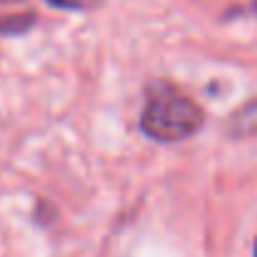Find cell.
Returning a JSON list of instances; mask_svg holds the SVG:
<instances>
[{
	"mask_svg": "<svg viewBox=\"0 0 257 257\" xmlns=\"http://www.w3.org/2000/svg\"><path fill=\"white\" fill-rule=\"evenodd\" d=\"M202 110L195 100L172 87H155L148 95L140 125L158 143H180L202 127Z\"/></svg>",
	"mask_w": 257,
	"mask_h": 257,
	"instance_id": "obj_1",
	"label": "cell"
},
{
	"mask_svg": "<svg viewBox=\"0 0 257 257\" xmlns=\"http://www.w3.org/2000/svg\"><path fill=\"white\" fill-rule=\"evenodd\" d=\"M232 127L240 135H257V102L242 107L237 112V117H232Z\"/></svg>",
	"mask_w": 257,
	"mask_h": 257,
	"instance_id": "obj_2",
	"label": "cell"
},
{
	"mask_svg": "<svg viewBox=\"0 0 257 257\" xmlns=\"http://www.w3.org/2000/svg\"><path fill=\"white\" fill-rule=\"evenodd\" d=\"M55 8H65V10H80V8H90L95 0H48Z\"/></svg>",
	"mask_w": 257,
	"mask_h": 257,
	"instance_id": "obj_3",
	"label": "cell"
},
{
	"mask_svg": "<svg viewBox=\"0 0 257 257\" xmlns=\"http://www.w3.org/2000/svg\"><path fill=\"white\" fill-rule=\"evenodd\" d=\"M255 257H257V242H255Z\"/></svg>",
	"mask_w": 257,
	"mask_h": 257,
	"instance_id": "obj_4",
	"label": "cell"
}]
</instances>
